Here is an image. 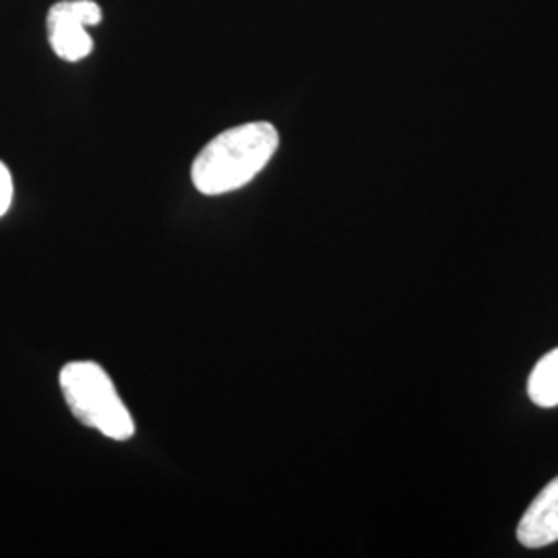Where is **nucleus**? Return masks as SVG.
<instances>
[{"label":"nucleus","instance_id":"1","mask_svg":"<svg viewBox=\"0 0 558 558\" xmlns=\"http://www.w3.org/2000/svg\"><path fill=\"white\" fill-rule=\"evenodd\" d=\"M278 145V129L271 122L228 129L209 141L193 161V184L209 197L239 191L269 163Z\"/></svg>","mask_w":558,"mask_h":558},{"label":"nucleus","instance_id":"2","mask_svg":"<svg viewBox=\"0 0 558 558\" xmlns=\"http://www.w3.org/2000/svg\"><path fill=\"white\" fill-rule=\"evenodd\" d=\"M60 389L81 424L114 440L135 435V422L108 373L96 362H71L60 371Z\"/></svg>","mask_w":558,"mask_h":558},{"label":"nucleus","instance_id":"3","mask_svg":"<svg viewBox=\"0 0 558 558\" xmlns=\"http://www.w3.org/2000/svg\"><path fill=\"white\" fill-rule=\"evenodd\" d=\"M101 21V7L94 0H62L48 11V36L57 57L69 62L85 59L94 50L89 25Z\"/></svg>","mask_w":558,"mask_h":558},{"label":"nucleus","instance_id":"4","mask_svg":"<svg viewBox=\"0 0 558 558\" xmlns=\"http://www.w3.org/2000/svg\"><path fill=\"white\" fill-rule=\"evenodd\" d=\"M518 538L525 548H544L558 539V476L548 482L523 518L519 521Z\"/></svg>","mask_w":558,"mask_h":558},{"label":"nucleus","instance_id":"5","mask_svg":"<svg viewBox=\"0 0 558 558\" xmlns=\"http://www.w3.org/2000/svg\"><path fill=\"white\" fill-rule=\"evenodd\" d=\"M527 396L539 408L558 405V348L539 359L527 379Z\"/></svg>","mask_w":558,"mask_h":558},{"label":"nucleus","instance_id":"6","mask_svg":"<svg viewBox=\"0 0 558 558\" xmlns=\"http://www.w3.org/2000/svg\"><path fill=\"white\" fill-rule=\"evenodd\" d=\"M13 201V179L9 168L0 161V218L9 211Z\"/></svg>","mask_w":558,"mask_h":558}]
</instances>
